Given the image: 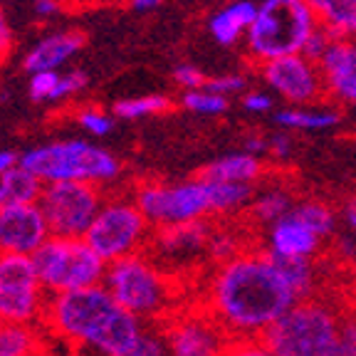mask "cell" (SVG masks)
I'll list each match as a JSON object with an SVG mask.
<instances>
[{"label":"cell","mask_w":356,"mask_h":356,"mask_svg":"<svg viewBox=\"0 0 356 356\" xmlns=\"http://www.w3.org/2000/svg\"><path fill=\"white\" fill-rule=\"evenodd\" d=\"M195 302L230 339H262V334L300 300L284 282L277 262L262 248H248L208 270Z\"/></svg>","instance_id":"1"},{"label":"cell","mask_w":356,"mask_h":356,"mask_svg":"<svg viewBox=\"0 0 356 356\" xmlns=\"http://www.w3.org/2000/svg\"><path fill=\"white\" fill-rule=\"evenodd\" d=\"M50 344L82 349L95 356H117L146 329L129 314L104 284L65 295H50L42 317Z\"/></svg>","instance_id":"2"},{"label":"cell","mask_w":356,"mask_h":356,"mask_svg":"<svg viewBox=\"0 0 356 356\" xmlns=\"http://www.w3.org/2000/svg\"><path fill=\"white\" fill-rule=\"evenodd\" d=\"M104 287L129 314L151 327H161L188 305L181 297L184 289L178 275L156 262L149 252L111 262L106 267Z\"/></svg>","instance_id":"3"},{"label":"cell","mask_w":356,"mask_h":356,"mask_svg":"<svg viewBox=\"0 0 356 356\" xmlns=\"http://www.w3.org/2000/svg\"><path fill=\"white\" fill-rule=\"evenodd\" d=\"M20 166L40 184H92L109 186L122 176V163L114 154L84 139L50 141L20 154Z\"/></svg>","instance_id":"4"},{"label":"cell","mask_w":356,"mask_h":356,"mask_svg":"<svg viewBox=\"0 0 356 356\" xmlns=\"http://www.w3.org/2000/svg\"><path fill=\"white\" fill-rule=\"evenodd\" d=\"M341 312L324 297H309L287 309L262 334L273 356H332Z\"/></svg>","instance_id":"5"},{"label":"cell","mask_w":356,"mask_h":356,"mask_svg":"<svg viewBox=\"0 0 356 356\" xmlns=\"http://www.w3.org/2000/svg\"><path fill=\"white\" fill-rule=\"evenodd\" d=\"M319 28L317 15L305 0H262L245 44L252 60L265 65L280 57L302 55L307 40Z\"/></svg>","instance_id":"6"},{"label":"cell","mask_w":356,"mask_h":356,"mask_svg":"<svg viewBox=\"0 0 356 356\" xmlns=\"http://www.w3.org/2000/svg\"><path fill=\"white\" fill-rule=\"evenodd\" d=\"M151 238H154V228L141 213V208L136 206V200L122 198V195L104 198V206L84 235L89 248L106 265L146 252Z\"/></svg>","instance_id":"7"},{"label":"cell","mask_w":356,"mask_h":356,"mask_svg":"<svg viewBox=\"0 0 356 356\" xmlns=\"http://www.w3.org/2000/svg\"><path fill=\"white\" fill-rule=\"evenodd\" d=\"M33 262L50 295H65L104 284L109 267L84 238H50L33 255Z\"/></svg>","instance_id":"8"},{"label":"cell","mask_w":356,"mask_h":356,"mask_svg":"<svg viewBox=\"0 0 356 356\" xmlns=\"http://www.w3.org/2000/svg\"><path fill=\"white\" fill-rule=\"evenodd\" d=\"M136 206L151 222V228H171L184 222L208 220L213 216L211 193H208L206 178L181 181V184H144L134 193Z\"/></svg>","instance_id":"9"},{"label":"cell","mask_w":356,"mask_h":356,"mask_svg":"<svg viewBox=\"0 0 356 356\" xmlns=\"http://www.w3.org/2000/svg\"><path fill=\"white\" fill-rule=\"evenodd\" d=\"M50 302L33 257L0 255V324L40 327Z\"/></svg>","instance_id":"10"},{"label":"cell","mask_w":356,"mask_h":356,"mask_svg":"<svg viewBox=\"0 0 356 356\" xmlns=\"http://www.w3.org/2000/svg\"><path fill=\"white\" fill-rule=\"evenodd\" d=\"M38 206L52 238L82 240L104 206V193L92 184H44Z\"/></svg>","instance_id":"11"},{"label":"cell","mask_w":356,"mask_h":356,"mask_svg":"<svg viewBox=\"0 0 356 356\" xmlns=\"http://www.w3.org/2000/svg\"><path fill=\"white\" fill-rule=\"evenodd\" d=\"M168 356H222L230 344L228 332L198 302H188L161 324Z\"/></svg>","instance_id":"12"},{"label":"cell","mask_w":356,"mask_h":356,"mask_svg":"<svg viewBox=\"0 0 356 356\" xmlns=\"http://www.w3.org/2000/svg\"><path fill=\"white\" fill-rule=\"evenodd\" d=\"M260 77L275 95H280L292 106H309L312 102L327 95L322 70L317 62L307 60L305 55H289L265 62L260 65Z\"/></svg>","instance_id":"13"},{"label":"cell","mask_w":356,"mask_h":356,"mask_svg":"<svg viewBox=\"0 0 356 356\" xmlns=\"http://www.w3.org/2000/svg\"><path fill=\"white\" fill-rule=\"evenodd\" d=\"M211 233H213V225L208 220L184 222V225H171V228H159V230H154V238H151V245L146 252H149L156 262H161L166 270L178 275L181 267L195 265V260H198L200 255L206 257Z\"/></svg>","instance_id":"14"},{"label":"cell","mask_w":356,"mask_h":356,"mask_svg":"<svg viewBox=\"0 0 356 356\" xmlns=\"http://www.w3.org/2000/svg\"><path fill=\"white\" fill-rule=\"evenodd\" d=\"M50 238L38 203L0 208V255L33 257Z\"/></svg>","instance_id":"15"},{"label":"cell","mask_w":356,"mask_h":356,"mask_svg":"<svg viewBox=\"0 0 356 356\" xmlns=\"http://www.w3.org/2000/svg\"><path fill=\"white\" fill-rule=\"evenodd\" d=\"M322 245L324 240L289 211V216L267 228L262 250L277 260H314L322 252Z\"/></svg>","instance_id":"16"},{"label":"cell","mask_w":356,"mask_h":356,"mask_svg":"<svg viewBox=\"0 0 356 356\" xmlns=\"http://www.w3.org/2000/svg\"><path fill=\"white\" fill-rule=\"evenodd\" d=\"M324 89L332 99L356 106V40H334L319 60Z\"/></svg>","instance_id":"17"},{"label":"cell","mask_w":356,"mask_h":356,"mask_svg":"<svg viewBox=\"0 0 356 356\" xmlns=\"http://www.w3.org/2000/svg\"><path fill=\"white\" fill-rule=\"evenodd\" d=\"M82 47L84 35L79 30H60V33L47 35L38 44H33L30 52L25 55V60H22V67H25L28 74L60 72Z\"/></svg>","instance_id":"18"},{"label":"cell","mask_w":356,"mask_h":356,"mask_svg":"<svg viewBox=\"0 0 356 356\" xmlns=\"http://www.w3.org/2000/svg\"><path fill=\"white\" fill-rule=\"evenodd\" d=\"M257 15V6L250 0H235L230 6L220 8L208 22L211 38L222 47H235L240 40L248 38Z\"/></svg>","instance_id":"19"},{"label":"cell","mask_w":356,"mask_h":356,"mask_svg":"<svg viewBox=\"0 0 356 356\" xmlns=\"http://www.w3.org/2000/svg\"><path fill=\"white\" fill-rule=\"evenodd\" d=\"M262 173H265V163H262L260 156H252L248 151H235V154H225L213 163H208L203 168V173H200V178L255 186V181Z\"/></svg>","instance_id":"20"},{"label":"cell","mask_w":356,"mask_h":356,"mask_svg":"<svg viewBox=\"0 0 356 356\" xmlns=\"http://www.w3.org/2000/svg\"><path fill=\"white\" fill-rule=\"evenodd\" d=\"M319 25L337 40L356 38V0H305Z\"/></svg>","instance_id":"21"},{"label":"cell","mask_w":356,"mask_h":356,"mask_svg":"<svg viewBox=\"0 0 356 356\" xmlns=\"http://www.w3.org/2000/svg\"><path fill=\"white\" fill-rule=\"evenodd\" d=\"M50 346L42 327L0 324V356H47Z\"/></svg>","instance_id":"22"},{"label":"cell","mask_w":356,"mask_h":356,"mask_svg":"<svg viewBox=\"0 0 356 356\" xmlns=\"http://www.w3.org/2000/svg\"><path fill=\"white\" fill-rule=\"evenodd\" d=\"M341 122V114L337 109H314V106H289V109L275 111V124L289 131H324L334 129Z\"/></svg>","instance_id":"23"},{"label":"cell","mask_w":356,"mask_h":356,"mask_svg":"<svg viewBox=\"0 0 356 356\" xmlns=\"http://www.w3.org/2000/svg\"><path fill=\"white\" fill-rule=\"evenodd\" d=\"M295 195L289 193L282 186H270V188L255 193V200L250 203V218L257 225H265V230L270 225H275L277 220H282L284 216H289V211L295 208Z\"/></svg>","instance_id":"24"},{"label":"cell","mask_w":356,"mask_h":356,"mask_svg":"<svg viewBox=\"0 0 356 356\" xmlns=\"http://www.w3.org/2000/svg\"><path fill=\"white\" fill-rule=\"evenodd\" d=\"M40 193H42V184L28 168L17 166L0 178V208L38 203Z\"/></svg>","instance_id":"25"},{"label":"cell","mask_w":356,"mask_h":356,"mask_svg":"<svg viewBox=\"0 0 356 356\" xmlns=\"http://www.w3.org/2000/svg\"><path fill=\"white\" fill-rule=\"evenodd\" d=\"M208 193H211L213 216H230L250 208L255 200V186L248 184H228V181H208Z\"/></svg>","instance_id":"26"},{"label":"cell","mask_w":356,"mask_h":356,"mask_svg":"<svg viewBox=\"0 0 356 356\" xmlns=\"http://www.w3.org/2000/svg\"><path fill=\"white\" fill-rule=\"evenodd\" d=\"M280 273H282L284 282L289 284V289L295 292L297 300H309V297H317L314 289H317V267H314V260H277Z\"/></svg>","instance_id":"27"},{"label":"cell","mask_w":356,"mask_h":356,"mask_svg":"<svg viewBox=\"0 0 356 356\" xmlns=\"http://www.w3.org/2000/svg\"><path fill=\"white\" fill-rule=\"evenodd\" d=\"M292 213H295L305 225H309L324 243L337 233V213H334V208L327 206L324 200H317V198L297 200Z\"/></svg>","instance_id":"28"},{"label":"cell","mask_w":356,"mask_h":356,"mask_svg":"<svg viewBox=\"0 0 356 356\" xmlns=\"http://www.w3.org/2000/svg\"><path fill=\"white\" fill-rule=\"evenodd\" d=\"M171 109V99L166 95H144V97H127V99H119L114 104V117L127 119H144L154 117V114H163V111Z\"/></svg>","instance_id":"29"},{"label":"cell","mask_w":356,"mask_h":356,"mask_svg":"<svg viewBox=\"0 0 356 356\" xmlns=\"http://www.w3.org/2000/svg\"><path fill=\"white\" fill-rule=\"evenodd\" d=\"M250 248L248 243H243L240 240V235L235 233V230L230 228H213L211 233V240H208V262L213 265H220V262H228L233 260L235 255H240V252H245Z\"/></svg>","instance_id":"30"},{"label":"cell","mask_w":356,"mask_h":356,"mask_svg":"<svg viewBox=\"0 0 356 356\" xmlns=\"http://www.w3.org/2000/svg\"><path fill=\"white\" fill-rule=\"evenodd\" d=\"M117 356H168L166 337H163L161 327H151L146 324L144 332L131 341L124 351H119Z\"/></svg>","instance_id":"31"},{"label":"cell","mask_w":356,"mask_h":356,"mask_svg":"<svg viewBox=\"0 0 356 356\" xmlns=\"http://www.w3.org/2000/svg\"><path fill=\"white\" fill-rule=\"evenodd\" d=\"M184 109L193 111V114H203V117H218L228 109V99L211 89H195V92H184L181 97Z\"/></svg>","instance_id":"32"},{"label":"cell","mask_w":356,"mask_h":356,"mask_svg":"<svg viewBox=\"0 0 356 356\" xmlns=\"http://www.w3.org/2000/svg\"><path fill=\"white\" fill-rule=\"evenodd\" d=\"M60 77H62V72L30 74V84H28L30 99H33V102H47V104H52V102H55L57 87H60Z\"/></svg>","instance_id":"33"},{"label":"cell","mask_w":356,"mask_h":356,"mask_svg":"<svg viewBox=\"0 0 356 356\" xmlns=\"http://www.w3.org/2000/svg\"><path fill=\"white\" fill-rule=\"evenodd\" d=\"M77 124L92 136H106L114 127V119L97 106H84V109L77 111Z\"/></svg>","instance_id":"34"},{"label":"cell","mask_w":356,"mask_h":356,"mask_svg":"<svg viewBox=\"0 0 356 356\" xmlns=\"http://www.w3.org/2000/svg\"><path fill=\"white\" fill-rule=\"evenodd\" d=\"M332 356H356V312L341 314V327Z\"/></svg>","instance_id":"35"},{"label":"cell","mask_w":356,"mask_h":356,"mask_svg":"<svg viewBox=\"0 0 356 356\" xmlns=\"http://www.w3.org/2000/svg\"><path fill=\"white\" fill-rule=\"evenodd\" d=\"M208 74L203 70H198L195 65H178L173 70V82L181 84L184 92H195V89H206L208 84Z\"/></svg>","instance_id":"36"},{"label":"cell","mask_w":356,"mask_h":356,"mask_svg":"<svg viewBox=\"0 0 356 356\" xmlns=\"http://www.w3.org/2000/svg\"><path fill=\"white\" fill-rule=\"evenodd\" d=\"M89 77L84 70H70V72H62L60 77V87L55 92V102H62V99H70V97L79 95L84 87H87ZM52 102V104H55Z\"/></svg>","instance_id":"37"},{"label":"cell","mask_w":356,"mask_h":356,"mask_svg":"<svg viewBox=\"0 0 356 356\" xmlns=\"http://www.w3.org/2000/svg\"><path fill=\"white\" fill-rule=\"evenodd\" d=\"M334 35L329 33V30H324V28H319L317 33L312 35L309 40H307V44H305V52L302 55L307 57V60H312V62H317L319 65V60H322L324 55H327V50L334 44Z\"/></svg>","instance_id":"38"},{"label":"cell","mask_w":356,"mask_h":356,"mask_svg":"<svg viewBox=\"0 0 356 356\" xmlns=\"http://www.w3.org/2000/svg\"><path fill=\"white\" fill-rule=\"evenodd\" d=\"M245 77L243 74H220V77H211L206 84V89H211V92H216V95L225 97L228 99L230 95H238V92H243L245 89Z\"/></svg>","instance_id":"39"},{"label":"cell","mask_w":356,"mask_h":356,"mask_svg":"<svg viewBox=\"0 0 356 356\" xmlns=\"http://www.w3.org/2000/svg\"><path fill=\"white\" fill-rule=\"evenodd\" d=\"M222 356H273L262 339H230Z\"/></svg>","instance_id":"40"},{"label":"cell","mask_w":356,"mask_h":356,"mask_svg":"<svg viewBox=\"0 0 356 356\" xmlns=\"http://www.w3.org/2000/svg\"><path fill=\"white\" fill-rule=\"evenodd\" d=\"M295 151V144H292V136L289 134H275L270 136V156H273L275 161H287L289 156Z\"/></svg>","instance_id":"41"},{"label":"cell","mask_w":356,"mask_h":356,"mask_svg":"<svg viewBox=\"0 0 356 356\" xmlns=\"http://www.w3.org/2000/svg\"><path fill=\"white\" fill-rule=\"evenodd\" d=\"M243 106L252 114H265V111L273 109V97L265 95V92H248L243 97Z\"/></svg>","instance_id":"42"},{"label":"cell","mask_w":356,"mask_h":356,"mask_svg":"<svg viewBox=\"0 0 356 356\" xmlns=\"http://www.w3.org/2000/svg\"><path fill=\"white\" fill-rule=\"evenodd\" d=\"M243 151H248V154H252V156H265V154H270V139L267 136H262V134H250L248 139H245V149Z\"/></svg>","instance_id":"43"},{"label":"cell","mask_w":356,"mask_h":356,"mask_svg":"<svg viewBox=\"0 0 356 356\" xmlns=\"http://www.w3.org/2000/svg\"><path fill=\"white\" fill-rule=\"evenodd\" d=\"M13 50V30H10V22H8L6 13L0 8V60Z\"/></svg>","instance_id":"44"},{"label":"cell","mask_w":356,"mask_h":356,"mask_svg":"<svg viewBox=\"0 0 356 356\" xmlns=\"http://www.w3.org/2000/svg\"><path fill=\"white\" fill-rule=\"evenodd\" d=\"M33 10L38 17H52L62 10V0H35Z\"/></svg>","instance_id":"45"},{"label":"cell","mask_w":356,"mask_h":356,"mask_svg":"<svg viewBox=\"0 0 356 356\" xmlns=\"http://www.w3.org/2000/svg\"><path fill=\"white\" fill-rule=\"evenodd\" d=\"M20 166V154H15V151L10 149H3L0 151V178L6 176V173H10L13 168Z\"/></svg>","instance_id":"46"},{"label":"cell","mask_w":356,"mask_h":356,"mask_svg":"<svg viewBox=\"0 0 356 356\" xmlns=\"http://www.w3.org/2000/svg\"><path fill=\"white\" fill-rule=\"evenodd\" d=\"M341 218H344V222H346V228L354 233V238H356V195L354 198H349L344 203V211H341Z\"/></svg>","instance_id":"47"},{"label":"cell","mask_w":356,"mask_h":356,"mask_svg":"<svg viewBox=\"0 0 356 356\" xmlns=\"http://www.w3.org/2000/svg\"><path fill=\"white\" fill-rule=\"evenodd\" d=\"M127 3H129V8L136 13H149L161 6V0H127Z\"/></svg>","instance_id":"48"},{"label":"cell","mask_w":356,"mask_h":356,"mask_svg":"<svg viewBox=\"0 0 356 356\" xmlns=\"http://www.w3.org/2000/svg\"><path fill=\"white\" fill-rule=\"evenodd\" d=\"M47 356H95L89 354V351H82V349H70V346H50V351H47Z\"/></svg>","instance_id":"49"}]
</instances>
